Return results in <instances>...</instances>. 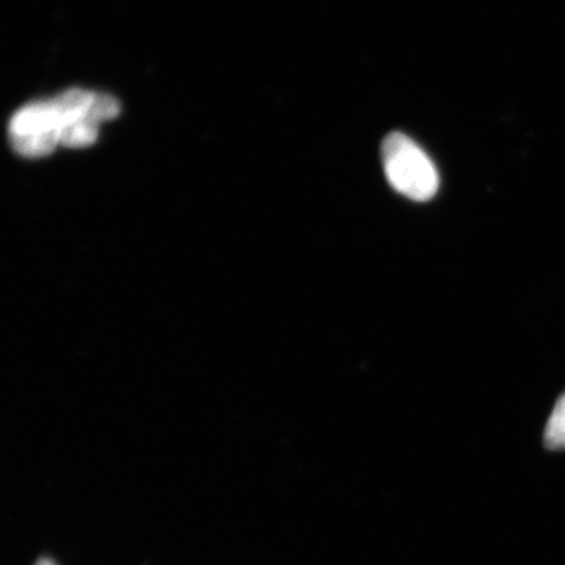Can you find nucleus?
I'll return each instance as SVG.
<instances>
[{
    "label": "nucleus",
    "instance_id": "nucleus-1",
    "mask_svg": "<svg viewBox=\"0 0 565 565\" xmlns=\"http://www.w3.org/2000/svg\"><path fill=\"white\" fill-rule=\"evenodd\" d=\"M386 180L394 191L414 202H427L438 192V172L429 156L405 134L393 132L382 143Z\"/></svg>",
    "mask_w": 565,
    "mask_h": 565
},
{
    "label": "nucleus",
    "instance_id": "nucleus-2",
    "mask_svg": "<svg viewBox=\"0 0 565 565\" xmlns=\"http://www.w3.org/2000/svg\"><path fill=\"white\" fill-rule=\"evenodd\" d=\"M61 134V117L54 102L36 103L14 115L10 125L11 139L41 136V134Z\"/></svg>",
    "mask_w": 565,
    "mask_h": 565
},
{
    "label": "nucleus",
    "instance_id": "nucleus-3",
    "mask_svg": "<svg viewBox=\"0 0 565 565\" xmlns=\"http://www.w3.org/2000/svg\"><path fill=\"white\" fill-rule=\"evenodd\" d=\"M96 137H98V122L93 121L92 118H84L62 129L61 145L66 148H85L95 143Z\"/></svg>",
    "mask_w": 565,
    "mask_h": 565
},
{
    "label": "nucleus",
    "instance_id": "nucleus-4",
    "mask_svg": "<svg viewBox=\"0 0 565 565\" xmlns=\"http://www.w3.org/2000/svg\"><path fill=\"white\" fill-rule=\"evenodd\" d=\"M545 446L548 449L565 448V394L557 401L546 423Z\"/></svg>",
    "mask_w": 565,
    "mask_h": 565
},
{
    "label": "nucleus",
    "instance_id": "nucleus-5",
    "mask_svg": "<svg viewBox=\"0 0 565 565\" xmlns=\"http://www.w3.org/2000/svg\"><path fill=\"white\" fill-rule=\"evenodd\" d=\"M120 114V106L114 98L106 95H95L90 107V117L96 122L111 120Z\"/></svg>",
    "mask_w": 565,
    "mask_h": 565
},
{
    "label": "nucleus",
    "instance_id": "nucleus-6",
    "mask_svg": "<svg viewBox=\"0 0 565 565\" xmlns=\"http://www.w3.org/2000/svg\"><path fill=\"white\" fill-rule=\"evenodd\" d=\"M36 565H54V564H52L51 561H40V563Z\"/></svg>",
    "mask_w": 565,
    "mask_h": 565
}]
</instances>
